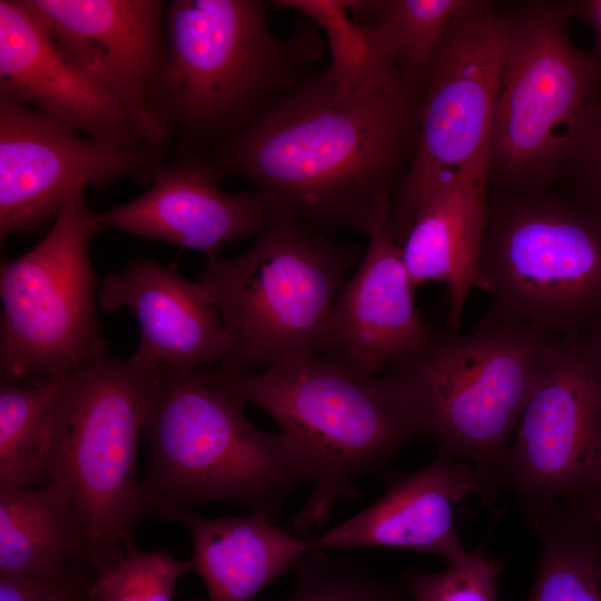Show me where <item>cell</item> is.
<instances>
[{
    "mask_svg": "<svg viewBox=\"0 0 601 601\" xmlns=\"http://www.w3.org/2000/svg\"><path fill=\"white\" fill-rule=\"evenodd\" d=\"M97 300L107 312L127 308L140 327L136 353L180 372L221 364L228 334L198 280L190 282L150 259L134 258L101 282Z\"/></svg>",
    "mask_w": 601,
    "mask_h": 601,
    "instance_id": "cell-19",
    "label": "cell"
},
{
    "mask_svg": "<svg viewBox=\"0 0 601 601\" xmlns=\"http://www.w3.org/2000/svg\"><path fill=\"white\" fill-rule=\"evenodd\" d=\"M65 378L0 384V489L47 483L53 406Z\"/></svg>",
    "mask_w": 601,
    "mask_h": 601,
    "instance_id": "cell-24",
    "label": "cell"
},
{
    "mask_svg": "<svg viewBox=\"0 0 601 601\" xmlns=\"http://www.w3.org/2000/svg\"><path fill=\"white\" fill-rule=\"evenodd\" d=\"M562 174L572 188L566 199L601 220V109Z\"/></svg>",
    "mask_w": 601,
    "mask_h": 601,
    "instance_id": "cell-29",
    "label": "cell"
},
{
    "mask_svg": "<svg viewBox=\"0 0 601 601\" xmlns=\"http://www.w3.org/2000/svg\"><path fill=\"white\" fill-rule=\"evenodd\" d=\"M578 337L583 358L601 397V319Z\"/></svg>",
    "mask_w": 601,
    "mask_h": 601,
    "instance_id": "cell-31",
    "label": "cell"
},
{
    "mask_svg": "<svg viewBox=\"0 0 601 601\" xmlns=\"http://www.w3.org/2000/svg\"><path fill=\"white\" fill-rule=\"evenodd\" d=\"M57 43L129 112L142 139L165 147L168 70L162 0H21Z\"/></svg>",
    "mask_w": 601,
    "mask_h": 601,
    "instance_id": "cell-14",
    "label": "cell"
},
{
    "mask_svg": "<svg viewBox=\"0 0 601 601\" xmlns=\"http://www.w3.org/2000/svg\"><path fill=\"white\" fill-rule=\"evenodd\" d=\"M245 400L197 373L158 365L144 428L148 459L139 482L144 521H177L208 501L245 505L274 519L306 483L308 469L282 433L256 427Z\"/></svg>",
    "mask_w": 601,
    "mask_h": 601,
    "instance_id": "cell-4",
    "label": "cell"
},
{
    "mask_svg": "<svg viewBox=\"0 0 601 601\" xmlns=\"http://www.w3.org/2000/svg\"><path fill=\"white\" fill-rule=\"evenodd\" d=\"M367 238L362 262L337 296L326 354L375 376L422 351L432 333L415 306V288L386 223Z\"/></svg>",
    "mask_w": 601,
    "mask_h": 601,
    "instance_id": "cell-18",
    "label": "cell"
},
{
    "mask_svg": "<svg viewBox=\"0 0 601 601\" xmlns=\"http://www.w3.org/2000/svg\"><path fill=\"white\" fill-rule=\"evenodd\" d=\"M568 504L579 509L601 530V495L580 497Z\"/></svg>",
    "mask_w": 601,
    "mask_h": 601,
    "instance_id": "cell-34",
    "label": "cell"
},
{
    "mask_svg": "<svg viewBox=\"0 0 601 601\" xmlns=\"http://www.w3.org/2000/svg\"><path fill=\"white\" fill-rule=\"evenodd\" d=\"M500 560L482 541L469 555L435 573L411 571L403 578L407 601H499Z\"/></svg>",
    "mask_w": 601,
    "mask_h": 601,
    "instance_id": "cell-28",
    "label": "cell"
},
{
    "mask_svg": "<svg viewBox=\"0 0 601 601\" xmlns=\"http://www.w3.org/2000/svg\"><path fill=\"white\" fill-rule=\"evenodd\" d=\"M533 528L541 548L528 601H601V530L570 504Z\"/></svg>",
    "mask_w": 601,
    "mask_h": 601,
    "instance_id": "cell-23",
    "label": "cell"
},
{
    "mask_svg": "<svg viewBox=\"0 0 601 601\" xmlns=\"http://www.w3.org/2000/svg\"><path fill=\"white\" fill-rule=\"evenodd\" d=\"M505 30L506 14L479 0L446 29L425 73L415 152L386 221L395 243L434 194L489 162Z\"/></svg>",
    "mask_w": 601,
    "mask_h": 601,
    "instance_id": "cell-11",
    "label": "cell"
},
{
    "mask_svg": "<svg viewBox=\"0 0 601 601\" xmlns=\"http://www.w3.org/2000/svg\"><path fill=\"white\" fill-rule=\"evenodd\" d=\"M500 482L532 525L560 505L601 495V397L578 335L556 339L503 454Z\"/></svg>",
    "mask_w": 601,
    "mask_h": 601,
    "instance_id": "cell-12",
    "label": "cell"
},
{
    "mask_svg": "<svg viewBox=\"0 0 601 601\" xmlns=\"http://www.w3.org/2000/svg\"><path fill=\"white\" fill-rule=\"evenodd\" d=\"M92 572L82 566L72 571L48 601H89Z\"/></svg>",
    "mask_w": 601,
    "mask_h": 601,
    "instance_id": "cell-32",
    "label": "cell"
},
{
    "mask_svg": "<svg viewBox=\"0 0 601 601\" xmlns=\"http://www.w3.org/2000/svg\"><path fill=\"white\" fill-rule=\"evenodd\" d=\"M296 584L286 601H407L404 590L372 575L362 564L311 549L296 563Z\"/></svg>",
    "mask_w": 601,
    "mask_h": 601,
    "instance_id": "cell-27",
    "label": "cell"
},
{
    "mask_svg": "<svg viewBox=\"0 0 601 601\" xmlns=\"http://www.w3.org/2000/svg\"><path fill=\"white\" fill-rule=\"evenodd\" d=\"M67 577L0 571V601H48Z\"/></svg>",
    "mask_w": 601,
    "mask_h": 601,
    "instance_id": "cell-30",
    "label": "cell"
},
{
    "mask_svg": "<svg viewBox=\"0 0 601 601\" xmlns=\"http://www.w3.org/2000/svg\"><path fill=\"white\" fill-rule=\"evenodd\" d=\"M176 522L188 529L190 572L201 578L207 591L205 600L189 601H253L312 549L309 536L293 534L254 512L204 519L190 510Z\"/></svg>",
    "mask_w": 601,
    "mask_h": 601,
    "instance_id": "cell-21",
    "label": "cell"
},
{
    "mask_svg": "<svg viewBox=\"0 0 601 601\" xmlns=\"http://www.w3.org/2000/svg\"><path fill=\"white\" fill-rule=\"evenodd\" d=\"M164 118L181 148L211 149L266 116L325 55L309 20L275 35L259 0H171Z\"/></svg>",
    "mask_w": 601,
    "mask_h": 601,
    "instance_id": "cell-3",
    "label": "cell"
},
{
    "mask_svg": "<svg viewBox=\"0 0 601 601\" xmlns=\"http://www.w3.org/2000/svg\"><path fill=\"white\" fill-rule=\"evenodd\" d=\"M572 1H530L506 14L489 151L500 197L545 191L601 109V62L578 48Z\"/></svg>",
    "mask_w": 601,
    "mask_h": 601,
    "instance_id": "cell-7",
    "label": "cell"
},
{
    "mask_svg": "<svg viewBox=\"0 0 601 601\" xmlns=\"http://www.w3.org/2000/svg\"><path fill=\"white\" fill-rule=\"evenodd\" d=\"M206 157L190 155L152 170L150 187L138 197L96 214L100 229L110 228L161 240L180 248L217 255L228 242L257 236L274 203L260 190L226 194Z\"/></svg>",
    "mask_w": 601,
    "mask_h": 601,
    "instance_id": "cell-16",
    "label": "cell"
},
{
    "mask_svg": "<svg viewBox=\"0 0 601 601\" xmlns=\"http://www.w3.org/2000/svg\"><path fill=\"white\" fill-rule=\"evenodd\" d=\"M82 566L85 534L58 485L0 489V571L62 578Z\"/></svg>",
    "mask_w": 601,
    "mask_h": 601,
    "instance_id": "cell-22",
    "label": "cell"
},
{
    "mask_svg": "<svg viewBox=\"0 0 601 601\" xmlns=\"http://www.w3.org/2000/svg\"><path fill=\"white\" fill-rule=\"evenodd\" d=\"M489 162L473 165L434 194L397 243L414 288L446 287V328L459 331L475 275L489 216Z\"/></svg>",
    "mask_w": 601,
    "mask_h": 601,
    "instance_id": "cell-20",
    "label": "cell"
},
{
    "mask_svg": "<svg viewBox=\"0 0 601 601\" xmlns=\"http://www.w3.org/2000/svg\"><path fill=\"white\" fill-rule=\"evenodd\" d=\"M100 230L82 193L68 201L36 246L2 263L1 382L61 380L105 355L89 256Z\"/></svg>",
    "mask_w": 601,
    "mask_h": 601,
    "instance_id": "cell-10",
    "label": "cell"
},
{
    "mask_svg": "<svg viewBox=\"0 0 601 601\" xmlns=\"http://www.w3.org/2000/svg\"><path fill=\"white\" fill-rule=\"evenodd\" d=\"M189 572L188 560L131 544L92 575L89 601H171L176 583Z\"/></svg>",
    "mask_w": 601,
    "mask_h": 601,
    "instance_id": "cell-26",
    "label": "cell"
},
{
    "mask_svg": "<svg viewBox=\"0 0 601 601\" xmlns=\"http://www.w3.org/2000/svg\"><path fill=\"white\" fill-rule=\"evenodd\" d=\"M164 147L108 148L69 125L0 97V238L30 233L87 187L149 181Z\"/></svg>",
    "mask_w": 601,
    "mask_h": 601,
    "instance_id": "cell-13",
    "label": "cell"
},
{
    "mask_svg": "<svg viewBox=\"0 0 601 601\" xmlns=\"http://www.w3.org/2000/svg\"><path fill=\"white\" fill-rule=\"evenodd\" d=\"M0 97L58 119L108 148L146 142L126 108L57 43L21 0H0Z\"/></svg>",
    "mask_w": 601,
    "mask_h": 601,
    "instance_id": "cell-15",
    "label": "cell"
},
{
    "mask_svg": "<svg viewBox=\"0 0 601 601\" xmlns=\"http://www.w3.org/2000/svg\"><path fill=\"white\" fill-rule=\"evenodd\" d=\"M575 16L590 27L593 36L591 55L601 62V0L572 1Z\"/></svg>",
    "mask_w": 601,
    "mask_h": 601,
    "instance_id": "cell-33",
    "label": "cell"
},
{
    "mask_svg": "<svg viewBox=\"0 0 601 601\" xmlns=\"http://www.w3.org/2000/svg\"><path fill=\"white\" fill-rule=\"evenodd\" d=\"M470 0L372 1L370 30L394 65L425 78L430 62L454 17Z\"/></svg>",
    "mask_w": 601,
    "mask_h": 601,
    "instance_id": "cell-25",
    "label": "cell"
},
{
    "mask_svg": "<svg viewBox=\"0 0 601 601\" xmlns=\"http://www.w3.org/2000/svg\"><path fill=\"white\" fill-rule=\"evenodd\" d=\"M157 380L158 365L136 352L105 354L66 377L53 406L46 479L81 524L92 575L131 545L142 522L137 453Z\"/></svg>",
    "mask_w": 601,
    "mask_h": 601,
    "instance_id": "cell-8",
    "label": "cell"
},
{
    "mask_svg": "<svg viewBox=\"0 0 601 601\" xmlns=\"http://www.w3.org/2000/svg\"><path fill=\"white\" fill-rule=\"evenodd\" d=\"M386 481V492L376 502L309 536L312 549L395 548L436 554L446 563L469 555L454 521L455 506L480 494L476 474L469 464L436 455L425 466Z\"/></svg>",
    "mask_w": 601,
    "mask_h": 601,
    "instance_id": "cell-17",
    "label": "cell"
},
{
    "mask_svg": "<svg viewBox=\"0 0 601 601\" xmlns=\"http://www.w3.org/2000/svg\"><path fill=\"white\" fill-rule=\"evenodd\" d=\"M475 287L490 312L551 334L585 332L601 319V220L546 191L489 201Z\"/></svg>",
    "mask_w": 601,
    "mask_h": 601,
    "instance_id": "cell-9",
    "label": "cell"
},
{
    "mask_svg": "<svg viewBox=\"0 0 601 601\" xmlns=\"http://www.w3.org/2000/svg\"><path fill=\"white\" fill-rule=\"evenodd\" d=\"M561 335L486 311L467 334L432 333L387 373L413 397L436 455L469 464L492 505L509 440Z\"/></svg>",
    "mask_w": 601,
    "mask_h": 601,
    "instance_id": "cell-5",
    "label": "cell"
},
{
    "mask_svg": "<svg viewBox=\"0 0 601 601\" xmlns=\"http://www.w3.org/2000/svg\"><path fill=\"white\" fill-rule=\"evenodd\" d=\"M358 252L274 205L243 254L207 257L198 282L217 306L228 351L217 367L254 373L326 354L337 296Z\"/></svg>",
    "mask_w": 601,
    "mask_h": 601,
    "instance_id": "cell-6",
    "label": "cell"
},
{
    "mask_svg": "<svg viewBox=\"0 0 601 601\" xmlns=\"http://www.w3.org/2000/svg\"><path fill=\"white\" fill-rule=\"evenodd\" d=\"M197 373L265 411L305 462L312 492L292 521L297 534L323 525L338 501L361 499V477L387 480L395 454L426 435L398 378L366 375L331 354L254 373L217 366Z\"/></svg>",
    "mask_w": 601,
    "mask_h": 601,
    "instance_id": "cell-2",
    "label": "cell"
},
{
    "mask_svg": "<svg viewBox=\"0 0 601 601\" xmlns=\"http://www.w3.org/2000/svg\"><path fill=\"white\" fill-rule=\"evenodd\" d=\"M424 78L313 72L266 116L209 149L218 176L249 181L321 231L386 223L415 152Z\"/></svg>",
    "mask_w": 601,
    "mask_h": 601,
    "instance_id": "cell-1",
    "label": "cell"
}]
</instances>
